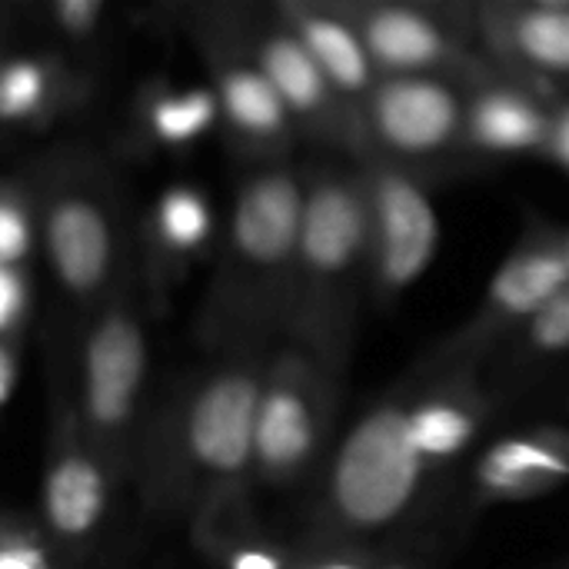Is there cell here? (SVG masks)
<instances>
[{"instance_id": "obj_15", "label": "cell", "mask_w": 569, "mask_h": 569, "mask_svg": "<svg viewBox=\"0 0 569 569\" xmlns=\"http://www.w3.org/2000/svg\"><path fill=\"white\" fill-rule=\"evenodd\" d=\"M473 30L490 67L547 97L569 87V0H483L473 3Z\"/></svg>"}, {"instance_id": "obj_18", "label": "cell", "mask_w": 569, "mask_h": 569, "mask_svg": "<svg viewBox=\"0 0 569 569\" xmlns=\"http://www.w3.org/2000/svg\"><path fill=\"white\" fill-rule=\"evenodd\" d=\"M553 120V100L507 80L490 77L467 90L463 143L470 160H507L543 153Z\"/></svg>"}, {"instance_id": "obj_2", "label": "cell", "mask_w": 569, "mask_h": 569, "mask_svg": "<svg viewBox=\"0 0 569 569\" xmlns=\"http://www.w3.org/2000/svg\"><path fill=\"white\" fill-rule=\"evenodd\" d=\"M303 213V160L253 163L233 187L213 277L197 310L203 357L273 347L287 333Z\"/></svg>"}, {"instance_id": "obj_24", "label": "cell", "mask_w": 569, "mask_h": 569, "mask_svg": "<svg viewBox=\"0 0 569 569\" xmlns=\"http://www.w3.org/2000/svg\"><path fill=\"white\" fill-rule=\"evenodd\" d=\"M107 13L110 7L103 0H43L40 7H33L37 23L70 50L90 47L103 33Z\"/></svg>"}, {"instance_id": "obj_1", "label": "cell", "mask_w": 569, "mask_h": 569, "mask_svg": "<svg viewBox=\"0 0 569 569\" xmlns=\"http://www.w3.org/2000/svg\"><path fill=\"white\" fill-rule=\"evenodd\" d=\"M273 347L203 357L153 407L133 480L137 503L147 520L187 523L203 553L260 530L250 470Z\"/></svg>"}, {"instance_id": "obj_22", "label": "cell", "mask_w": 569, "mask_h": 569, "mask_svg": "<svg viewBox=\"0 0 569 569\" xmlns=\"http://www.w3.org/2000/svg\"><path fill=\"white\" fill-rule=\"evenodd\" d=\"M143 133L157 147H190L220 127L217 100L210 90H153L140 107Z\"/></svg>"}, {"instance_id": "obj_9", "label": "cell", "mask_w": 569, "mask_h": 569, "mask_svg": "<svg viewBox=\"0 0 569 569\" xmlns=\"http://www.w3.org/2000/svg\"><path fill=\"white\" fill-rule=\"evenodd\" d=\"M380 77H443L463 90L497 77L473 30V3L340 0Z\"/></svg>"}, {"instance_id": "obj_6", "label": "cell", "mask_w": 569, "mask_h": 569, "mask_svg": "<svg viewBox=\"0 0 569 569\" xmlns=\"http://www.w3.org/2000/svg\"><path fill=\"white\" fill-rule=\"evenodd\" d=\"M150 293L137 270L97 307L77 333L50 347L53 387L67 397L83 440L133 490L140 450L157 407Z\"/></svg>"}, {"instance_id": "obj_13", "label": "cell", "mask_w": 569, "mask_h": 569, "mask_svg": "<svg viewBox=\"0 0 569 569\" xmlns=\"http://www.w3.org/2000/svg\"><path fill=\"white\" fill-rule=\"evenodd\" d=\"M183 30L210 77L220 130L230 150L247 167L293 160L300 133L270 80L257 70V63L207 17L203 3L183 10Z\"/></svg>"}, {"instance_id": "obj_11", "label": "cell", "mask_w": 569, "mask_h": 569, "mask_svg": "<svg viewBox=\"0 0 569 569\" xmlns=\"http://www.w3.org/2000/svg\"><path fill=\"white\" fill-rule=\"evenodd\" d=\"M467 90L443 77H380L367 107V160L397 163L423 180L470 163L463 143Z\"/></svg>"}, {"instance_id": "obj_8", "label": "cell", "mask_w": 569, "mask_h": 569, "mask_svg": "<svg viewBox=\"0 0 569 569\" xmlns=\"http://www.w3.org/2000/svg\"><path fill=\"white\" fill-rule=\"evenodd\" d=\"M203 10L270 80L300 140H310L320 153L367 160L360 117L333 93L303 43L273 10V0H213Z\"/></svg>"}, {"instance_id": "obj_32", "label": "cell", "mask_w": 569, "mask_h": 569, "mask_svg": "<svg viewBox=\"0 0 569 569\" xmlns=\"http://www.w3.org/2000/svg\"><path fill=\"white\" fill-rule=\"evenodd\" d=\"M10 30H13V7H3V3H0V57L7 53Z\"/></svg>"}, {"instance_id": "obj_14", "label": "cell", "mask_w": 569, "mask_h": 569, "mask_svg": "<svg viewBox=\"0 0 569 569\" xmlns=\"http://www.w3.org/2000/svg\"><path fill=\"white\" fill-rule=\"evenodd\" d=\"M360 163L367 173L370 300L390 310L430 270L440 247V217L423 177L377 157Z\"/></svg>"}, {"instance_id": "obj_17", "label": "cell", "mask_w": 569, "mask_h": 569, "mask_svg": "<svg viewBox=\"0 0 569 569\" xmlns=\"http://www.w3.org/2000/svg\"><path fill=\"white\" fill-rule=\"evenodd\" d=\"M280 20L303 43L310 60L320 67L333 93L360 117L380 80L353 20L340 7V0H273ZM367 137V133H363Z\"/></svg>"}, {"instance_id": "obj_12", "label": "cell", "mask_w": 569, "mask_h": 569, "mask_svg": "<svg viewBox=\"0 0 569 569\" xmlns=\"http://www.w3.org/2000/svg\"><path fill=\"white\" fill-rule=\"evenodd\" d=\"M560 237L563 230L533 217L490 277L470 320L440 340L430 357L457 367H487L507 337H513L540 307L569 287V263Z\"/></svg>"}, {"instance_id": "obj_7", "label": "cell", "mask_w": 569, "mask_h": 569, "mask_svg": "<svg viewBox=\"0 0 569 569\" xmlns=\"http://www.w3.org/2000/svg\"><path fill=\"white\" fill-rule=\"evenodd\" d=\"M343 383L300 343L280 340L273 347L253 427V500L317 483L337 443Z\"/></svg>"}, {"instance_id": "obj_4", "label": "cell", "mask_w": 569, "mask_h": 569, "mask_svg": "<svg viewBox=\"0 0 569 569\" xmlns=\"http://www.w3.org/2000/svg\"><path fill=\"white\" fill-rule=\"evenodd\" d=\"M367 300V173L360 160L317 150L303 160V213L283 340L300 343L347 380Z\"/></svg>"}, {"instance_id": "obj_3", "label": "cell", "mask_w": 569, "mask_h": 569, "mask_svg": "<svg viewBox=\"0 0 569 569\" xmlns=\"http://www.w3.org/2000/svg\"><path fill=\"white\" fill-rule=\"evenodd\" d=\"M413 370L337 437L317 483L300 547H390L410 537L440 493L410 437Z\"/></svg>"}, {"instance_id": "obj_27", "label": "cell", "mask_w": 569, "mask_h": 569, "mask_svg": "<svg viewBox=\"0 0 569 569\" xmlns=\"http://www.w3.org/2000/svg\"><path fill=\"white\" fill-rule=\"evenodd\" d=\"M380 550L377 547H297L287 569H373Z\"/></svg>"}, {"instance_id": "obj_16", "label": "cell", "mask_w": 569, "mask_h": 569, "mask_svg": "<svg viewBox=\"0 0 569 569\" xmlns=\"http://www.w3.org/2000/svg\"><path fill=\"white\" fill-rule=\"evenodd\" d=\"M569 483V427L530 423L490 440L470 467V507L540 500Z\"/></svg>"}, {"instance_id": "obj_26", "label": "cell", "mask_w": 569, "mask_h": 569, "mask_svg": "<svg viewBox=\"0 0 569 569\" xmlns=\"http://www.w3.org/2000/svg\"><path fill=\"white\" fill-rule=\"evenodd\" d=\"M297 550H287L280 543H273L267 533H243L227 540L223 547H217L210 557L223 569H287Z\"/></svg>"}, {"instance_id": "obj_31", "label": "cell", "mask_w": 569, "mask_h": 569, "mask_svg": "<svg viewBox=\"0 0 569 569\" xmlns=\"http://www.w3.org/2000/svg\"><path fill=\"white\" fill-rule=\"evenodd\" d=\"M17 370H20L17 340H0V413L10 403V393L17 387Z\"/></svg>"}, {"instance_id": "obj_21", "label": "cell", "mask_w": 569, "mask_h": 569, "mask_svg": "<svg viewBox=\"0 0 569 569\" xmlns=\"http://www.w3.org/2000/svg\"><path fill=\"white\" fill-rule=\"evenodd\" d=\"M569 357V287H563L547 307H540L500 350L487 360V383L507 400L523 380L543 373L547 367Z\"/></svg>"}, {"instance_id": "obj_28", "label": "cell", "mask_w": 569, "mask_h": 569, "mask_svg": "<svg viewBox=\"0 0 569 569\" xmlns=\"http://www.w3.org/2000/svg\"><path fill=\"white\" fill-rule=\"evenodd\" d=\"M30 310V283L23 267H0V340H17Z\"/></svg>"}, {"instance_id": "obj_19", "label": "cell", "mask_w": 569, "mask_h": 569, "mask_svg": "<svg viewBox=\"0 0 569 569\" xmlns=\"http://www.w3.org/2000/svg\"><path fill=\"white\" fill-rule=\"evenodd\" d=\"M80 77L57 53L0 57V130H30L50 123L77 103Z\"/></svg>"}, {"instance_id": "obj_25", "label": "cell", "mask_w": 569, "mask_h": 569, "mask_svg": "<svg viewBox=\"0 0 569 569\" xmlns=\"http://www.w3.org/2000/svg\"><path fill=\"white\" fill-rule=\"evenodd\" d=\"M0 569H67L37 517L0 513Z\"/></svg>"}, {"instance_id": "obj_5", "label": "cell", "mask_w": 569, "mask_h": 569, "mask_svg": "<svg viewBox=\"0 0 569 569\" xmlns=\"http://www.w3.org/2000/svg\"><path fill=\"white\" fill-rule=\"evenodd\" d=\"M27 180L37 243L57 293L53 347H60L137 270L140 243L123 187L93 150L63 147L43 157Z\"/></svg>"}, {"instance_id": "obj_10", "label": "cell", "mask_w": 569, "mask_h": 569, "mask_svg": "<svg viewBox=\"0 0 569 569\" xmlns=\"http://www.w3.org/2000/svg\"><path fill=\"white\" fill-rule=\"evenodd\" d=\"M127 487L83 440L67 397L53 387L50 437L40 477V513L47 540L67 569H90L113 530L117 500Z\"/></svg>"}, {"instance_id": "obj_29", "label": "cell", "mask_w": 569, "mask_h": 569, "mask_svg": "<svg viewBox=\"0 0 569 569\" xmlns=\"http://www.w3.org/2000/svg\"><path fill=\"white\" fill-rule=\"evenodd\" d=\"M373 569H433V557H430L427 543H420L413 537H403V540L380 550Z\"/></svg>"}, {"instance_id": "obj_33", "label": "cell", "mask_w": 569, "mask_h": 569, "mask_svg": "<svg viewBox=\"0 0 569 569\" xmlns=\"http://www.w3.org/2000/svg\"><path fill=\"white\" fill-rule=\"evenodd\" d=\"M560 243H563V253H567V263H569V230H563V237H560Z\"/></svg>"}, {"instance_id": "obj_20", "label": "cell", "mask_w": 569, "mask_h": 569, "mask_svg": "<svg viewBox=\"0 0 569 569\" xmlns=\"http://www.w3.org/2000/svg\"><path fill=\"white\" fill-rule=\"evenodd\" d=\"M213 233H217L213 210L197 187L177 183V187L163 190L153 207L150 227H147V240H143L147 247H140V267H150L160 257V267L153 273H147V277L140 273L143 283H150L157 277V283L147 293H153L160 287L167 267H183L200 250H207Z\"/></svg>"}, {"instance_id": "obj_30", "label": "cell", "mask_w": 569, "mask_h": 569, "mask_svg": "<svg viewBox=\"0 0 569 569\" xmlns=\"http://www.w3.org/2000/svg\"><path fill=\"white\" fill-rule=\"evenodd\" d=\"M543 157L569 173V97L553 103V120H550V137H547Z\"/></svg>"}, {"instance_id": "obj_23", "label": "cell", "mask_w": 569, "mask_h": 569, "mask_svg": "<svg viewBox=\"0 0 569 569\" xmlns=\"http://www.w3.org/2000/svg\"><path fill=\"white\" fill-rule=\"evenodd\" d=\"M37 247V213L30 180L0 183V267H23Z\"/></svg>"}, {"instance_id": "obj_34", "label": "cell", "mask_w": 569, "mask_h": 569, "mask_svg": "<svg viewBox=\"0 0 569 569\" xmlns=\"http://www.w3.org/2000/svg\"><path fill=\"white\" fill-rule=\"evenodd\" d=\"M563 569H569V563H567V567H563Z\"/></svg>"}]
</instances>
